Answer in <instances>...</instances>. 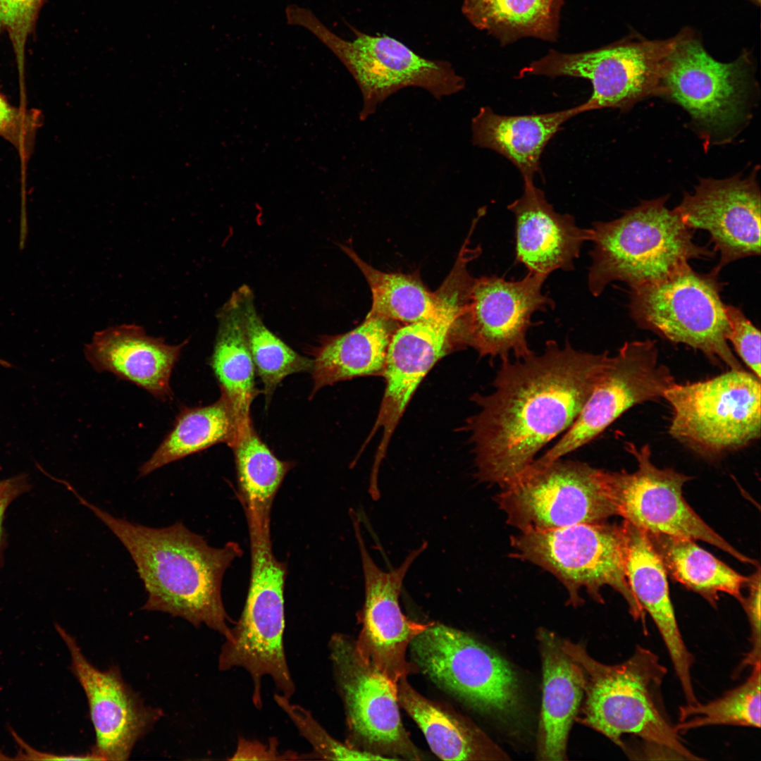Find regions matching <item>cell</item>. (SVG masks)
Here are the masks:
<instances>
[{
  "instance_id": "obj_1",
  "label": "cell",
  "mask_w": 761,
  "mask_h": 761,
  "mask_svg": "<svg viewBox=\"0 0 761 761\" xmlns=\"http://www.w3.org/2000/svg\"><path fill=\"white\" fill-rule=\"evenodd\" d=\"M609 357L548 340L541 354L502 360L493 391L472 396L479 409L464 426L477 478L503 487L526 469L573 424Z\"/></svg>"
},
{
  "instance_id": "obj_2",
  "label": "cell",
  "mask_w": 761,
  "mask_h": 761,
  "mask_svg": "<svg viewBox=\"0 0 761 761\" xmlns=\"http://www.w3.org/2000/svg\"><path fill=\"white\" fill-rule=\"evenodd\" d=\"M118 538L130 555L147 593L142 610L181 617L195 627L204 624L228 637L230 621L223 605V575L243 554L238 543L210 546L181 521L151 528L116 517L73 491Z\"/></svg>"
},
{
  "instance_id": "obj_3",
  "label": "cell",
  "mask_w": 761,
  "mask_h": 761,
  "mask_svg": "<svg viewBox=\"0 0 761 761\" xmlns=\"http://www.w3.org/2000/svg\"><path fill=\"white\" fill-rule=\"evenodd\" d=\"M562 649L583 669L584 700L576 720L619 748L626 735L667 748L685 760H700L684 744L668 714L662 694L667 669L657 655L636 645L614 664L590 656L583 645L561 640Z\"/></svg>"
},
{
  "instance_id": "obj_4",
  "label": "cell",
  "mask_w": 761,
  "mask_h": 761,
  "mask_svg": "<svg viewBox=\"0 0 761 761\" xmlns=\"http://www.w3.org/2000/svg\"><path fill=\"white\" fill-rule=\"evenodd\" d=\"M667 197L643 201L610 221L593 223L588 241L590 293L599 296L613 281L632 288L662 280L688 266L709 259L714 251L693 242V231L677 211L666 206Z\"/></svg>"
},
{
  "instance_id": "obj_5",
  "label": "cell",
  "mask_w": 761,
  "mask_h": 761,
  "mask_svg": "<svg viewBox=\"0 0 761 761\" xmlns=\"http://www.w3.org/2000/svg\"><path fill=\"white\" fill-rule=\"evenodd\" d=\"M246 516L251 549L249 586L242 614L221 646L218 665L221 671L241 667L249 673L252 700L260 710L264 676H270L277 690L288 698L295 692L283 643L287 566L272 550L271 516L253 513Z\"/></svg>"
},
{
  "instance_id": "obj_6",
  "label": "cell",
  "mask_w": 761,
  "mask_h": 761,
  "mask_svg": "<svg viewBox=\"0 0 761 761\" xmlns=\"http://www.w3.org/2000/svg\"><path fill=\"white\" fill-rule=\"evenodd\" d=\"M285 13L288 25L309 31L352 74L363 99L361 120L367 119L387 98L405 87L423 89L438 100L465 87L464 79L450 62L420 56L392 37L371 35L350 26L354 37L347 40L331 31L309 8L290 4Z\"/></svg>"
},
{
  "instance_id": "obj_7",
  "label": "cell",
  "mask_w": 761,
  "mask_h": 761,
  "mask_svg": "<svg viewBox=\"0 0 761 761\" xmlns=\"http://www.w3.org/2000/svg\"><path fill=\"white\" fill-rule=\"evenodd\" d=\"M510 541L514 556L545 569L563 584L569 605L576 607L583 602L579 595L583 589L602 603L601 588L608 586L625 600L633 619L644 623L645 611L625 572L621 525L605 521L520 531Z\"/></svg>"
},
{
  "instance_id": "obj_8",
  "label": "cell",
  "mask_w": 761,
  "mask_h": 761,
  "mask_svg": "<svg viewBox=\"0 0 761 761\" xmlns=\"http://www.w3.org/2000/svg\"><path fill=\"white\" fill-rule=\"evenodd\" d=\"M760 378L744 369L674 382L663 396L672 409L669 433L707 459L743 449L760 437Z\"/></svg>"
},
{
  "instance_id": "obj_9",
  "label": "cell",
  "mask_w": 761,
  "mask_h": 761,
  "mask_svg": "<svg viewBox=\"0 0 761 761\" xmlns=\"http://www.w3.org/2000/svg\"><path fill=\"white\" fill-rule=\"evenodd\" d=\"M712 270L701 274L687 266L671 276L632 288L631 316L637 326L675 344L700 351L728 369H742L726 339L729 324Z\"/></svg>"
},
{
  "instance_id": "obj_10",
  "label": "cell",
  "mask_w": 761,
  "mask_h": 761,
  "mask_svg": "<svg viewBox=\"0 0 761 761\" xmlns=\"http://www.w3.org/2000/svg\"><path fill=\"white\" fill-rule=\"evenodd\" d=\"M501 488L496 502L520 531L605 522L617 515L607 471L583 462L535 459Z\"/></svg>"
},
{
  "instance_id": "obj_11",
  "label": "cell",
  "mask_w": 761,
  "mask_h": 761,
  "mask_svg": "<svg viewBox=\"0 0 761 761\" xmlns=\"http://www.w3.org/2000/svg\"><path fill=\"white\" fill-rule=\"evenodd\" d=\"M414 665L435 685L478 712L512 717L520 684L511 664L469 633L431 624L409 646Z\"/></svg>"
},
{
  "instance_id": "obj_12",
  "label": "cell",
  "mask_w": 761,
  "mask_h": 761,
  "mask_svg": "<svg viewBox=\"0 0 761 761\" xmlns=\"http://www.w3.org/2000/svg\"><path fill=\"white\" fill-rule=\"evenodd\" d=\"M754 87L750 53L723 63L707 53L693 30L684 28L674 36L660 95L683 107L704 132L725 134L743 121Z\"/></svg>"
},
{
  "instance_id": "obj_13",
  "label": "cell",
  "mask_w": 761,
  "mask_h": 761,
  "mask_svg": "<svg viewBox=\"0 0 761 761\" xmlns=\"http://www.w3.org/2000/svg\"><path fill=\"white\" fill-rule=\"evenodd\" d=\"M440 303L431 316L406 323L394 331L383 376L385 387L379 412L367 441L382 430L370 480L378 481L380 464L391 437L409 401L425 376L447 352L457 346L462 323L468 309L466 292L457 284L443 285Z\"/></svg>"
},
{
  "instance_id": "obj_14",
  "label": "cell",
  "mask_w": 761,
  "mask_h": 761,
  "mask_svg": "<svg viewBox=\"0 0 761 761\" xmlns=\"http://www.w3.org/2000/svg\"><path fill=\"white\" fill-rule=\"evenodd\" d=\"M674 36L648 39L630 35L596 49L579 53L550 50L519 72L550 78L568 76L588 80L593 87L587 111L605 108L626 110L651 95H660L661 79Z\"/></svg>"
},
{
  "instance_id": "obj_15",
  "label": "cell",
  "mask_w": 761,
  "mask_h": 761,
  "mask_svg": "<svg viewBox=\"0 0 761 761\" xmlns=\"http://www.w3.org/2000/svg\"><path fill=\"white\" fill-rule=\"evenodd\" d=\"M328 648L346 716L347 743L389 760L426 759L402 724L397 683L364 660L351 637L335 633Z\"/></svg>"
},
{
  "instance_id": "obj_16",
  "label": "cell",
  "mask_w": 761,
  "mask_h": 761,
  "mask_svg": "<svg viewBox=\"0 0 761 761\" xmlns=\"http://www.w3.org/2000/svg\"><path fill=\"white\" fill-rule=\"evenodd\" d=\"M626 450L636 459V470L607 471L617 515L645 532L700 540L741 562L755 565L756 561L736 550L686 502L683 486L688 476L673 469L655 466L649 445L638 447L629 443Z\"/></svg>"
},
{
  "instance_id": "obj_17",
  "label": "cell",
  "mask_w": 761,
  "mask_h": 761,
  "mask_svg": "<svg viewBox=\"0 0 761 761\" xmlns=\"http://www.w3.org/2000/svg\"><path fill=\"white\" fill-rule=\"evenodd\" d=\"M651 340L626 342L609 359L579 414L541 457L549 462L588 444L633 406L663 398L674 383Z\"/></svg>"
},
{
  "instance_id": "obj_18",
  "label": "cell",
  "mask_w": 761,
  "mask_h": 761,
  "mask_svg": "<svg viewBox=\"0 0 761 761\" xmlns=\"http://www.w3.org/2000/svg\"><path fill=\"white\" fill-rule=\"evenodd\" d=\"M351 516L357 540L364 578V602L359 614L361 629L355 648L360 657L397 683L416 668L407 660L412 641L431 623L409 619L402 612L400 595L404 579L427 543L412 551L397 568L380 569L371 558L362 537L358 517Z\"/></svg>"
},
{
  "instance_id": "obj_19",
  "label": "cell",
  "mask_w": 761,
  "mask_h": 761,
  "mask_svg": "<svg viewBox=\"0 0 761 761\" xmlns=\"http://www.w3.org/2000/svg\"><path fill=\"white\" fill-rule=\"evenodd\" d=\"M547 277L528 271L519 280L497 276L474 279L470 291L466 326V346L481 356L522 359L533 352L526 334L531 317L555 307L542 291Z\"/></svg>"
},
{
  "instance_id": "obj_20",
  "label": "cell",
  "mask_w": 761,
  "mask_h": 761,
  "mask_svg": "<svg viewBox=\"0 0 761 761\" xmlns=\"http://www.w3.org/2000/svg\"><path fill=\"white\" fill-rule=\"evenodd\" d=\"M54 627L70 652V669L87 697L96 736L91 751L99 760H128L135 743L160 717V711L144 704L117 666L99 669L73 636L58 623Z\"/></svg>"
},
{
  "instance_id": "obj_21",
  "label": "cell",
  "mask_w": 761,
  "mask_h": 761,
  "mask_svg": "<svg viewBox=\"0 0 761 761\" xmlns=\"http://www.w3.org/2000/svg\"><path fill=\"white\" fill-rule=\"evenodd\" d=\"M756 173L723 180L704 178L675 209L687 227L710 233L720 259L712 271L760 254V192Z\"/></svg>"
},
{
  "instance_id": "obj_22",
  "label": "cell",
  "mask_w": 761,
  "mask_h": 761,
  "mask_svg": "<svg viewBox=\"0 0 761 761\" xmlns=\"http://www.w3.org/2000/svg\"><path fill=\"white\" fill-rule=\"evenodd\" d=\"M187 342L169 345L147 335L140 326L122 324L95 332L84 352L97 372L111 373L167 401L173 397V369Z\"/></svg>"
},
{
  "instance_id": "obj_23",
  "label": "cell",
  "mask_w": 761,
  "mask_h": 761,
  "mask_svg": "<svg viewBox=\"0 0 761 761\" xmlns=\"http://www.w3.org/2000/svg\"><path fill=\"white\" fill-rule=\"evenodd\" d=\"M524 182L522 195L507 206L515 217L516 261L546 277L558 269L574 270L588 229L578 226L572 215L557 213L533 180Z\"/></svg>"
},
{
  "instance_id": "obj_24",
  "label": "cell",
  "mask_w": 761,
  "mask_h": 761,
  "mask_svg": "<svg viewBox=\"0 0 761 761\" xmlns=\"http://www.w3.org/2000/svg\"><path fill=\"white\" fill-rule=\"evenodd\" d=\"M624 565L632 592L654 621L669 653L687 704L697 703L694 657L683 639L671 601L667 571L645 532L624 520Z\"/></svg>"
},
{
  "instance_id": "obj_25",
  "label": "cell",
  "mask_w": 761,
  "mask_h": 761,
  "mask_svg": "<svg viewBox=\"0 0 761 761\" xmlns=\"http://www.w3.org/2000/svg\"><path fill=\"white\" fill-rule=\"evenodd\" d=\"M537 637L543 673L537 759L565 760L570 729L583 699L584 674L553 632L540 629Z\"/></svg>"
},
{
  "instance_id": "obj_26",
  "label": "cell",
  "mask_w": 761,
  "mask_h": 761,
  "mask_svg": "<svg viewBox=\"0 0 761 761\" xmlns=\"http://www.w3.org/2000/svg\"><path fill=\"white\" fill-rule=\"evenodd\" d=\"M586 111L585 103L562 111L524 116L500 115L490 107H481L471 120L472 142L509 160L524 180H533L540 171V159L550 140L563 123Z\"/></svg>"
},
{
  "instance_id": "obj_27",
  "label": "cell",
  "mask_w": 761,
  "mask_h": 761,
  "mask_svg": "<svg viewBox=\"0 0 761 761\" xmlns=\"http://www.w3.org/2000/svg\"><path fill=\"white\" fill-rule=\"evenodd\" d=\"M389 320L366 316L352 330L326 335L311 349L314 357L311 397L323 387L354 378L383 376L388 347L393 334Z\"/></svg>"
},
{
  "instance_id": "obj_28",
  "label": "cell",
  "mask_w": 761,
  "mask_h": 761,
  "mask_svg": "<svg viewBox=\"0 0 761 761\" xmlns=\"http://www.w3.org/2000/svg\"><path fill=\"white\" fill-rule=\"evenodd\" d=\"M400 705L422 731L433 753L443 760H501L508 755L468 719L417 692L406 677L397 682Z\"/></svg>"
},
{
  "instance_id": "obj_29",
  "label": "cell",
  "mask_w": 761,
  "mask_h": 761,
  "mask_svg": "<svg viewBox=\"0 0 761 761\" xmlns=\"http://www.w3.org/2000/svg\"><path fill=\"white\" fill-rule=\"evenodd\" d=\"M218 330L210 366L221 392L233 409L237 435L252 422L250 407L260 391L255 383V366L246 340L240 309L235 292L217 315Z\"/></svg>"
},
{
  "instance_id": "obj_30",
  "label": "cell",
  "mask_w": 761,
  "mask_h": 761,
  "mask_svg": "<svg viewBox=\"0 0 761 761\" xmlns=\"http://www.w3.org/2000/svg\"><path fill=\"white\" fill-rule=\"evenodd\" d=\"M667 574L717 607L719 593L741 601L749 576L734 571L694 540L663 533L645 532Z\"/></svg>"
},
{
  "instance_id": "obj_31",
  "label": "cell",
  "mask_w": 761,
  "mask_h": 761,
  "mask_svg": "<svg viewBox=\"0 0 761 761\" xmlns=\"http://www.w3.org/2000/svg\"><path fill=\"white\" fill-rule=\"evenodd\" d=\"M237 437L235 418L223 393L209 405L181 406L170 431L139 468V476H146L162 466L218 443H226L232 447Z\"/></svg>"
},
{
  "instance_id": "obj_32",
  "label": "cell",
  "mask_w": 761,
  "mask_h": 761,
  "mask_svg": "<svg viewBox=\"0 0 761 761\" xmlns=\"http://www.w3.org/2000/svg\"><path fill=\"white\" fill-rule=\"evenodd\" d=\"M564 0H462V11L476 28L506 45L523 37L554 42Z\"/></svg>"
},
{
  "instance_id": "obj_33",
  "label": "cell",
  "mask_w": 761,
  "mask_h": 761,
  "mask_svg": "<svg viewBox=\"0 0 761 761\" xmlns=\"http://www.w3.org/2000/svg\"><path fill=\"white\" fill-rule=\"evenodd\" d=\"M364 275L371 291V308L366 316L410 323L427 318L438 310V291L431 292L416 276L387 273L365 262L349 247L342 246Z\"/></svg>"
},
{
  "instance_id": "obj_34",
  "label": "cell",
  "mask_w": 761,
  "mask_h": 761,
  "mask_svg": "<svg viewBox=\"0 0 761 761\" xmlns=\"http://www.w3.org/2000/svg\"><path fill=\"white\" fill-rule=\"evenodd\" d=\"M247 345L256 372L263 383L266 407L278 385L287 376L311 372L313 360L302 356L272 333L259 316L247 285L235 291Z\"/></svg>"
},
{
  "instance_id": "obj_35",
  "label": "cell",
  "mask_w": 761,
  "mask_h": 761,
  "mask_svg": "<svg viewBox=\"0 0 761 761\" xmlns=\"http://www.w3.org/2000/svg\"><path fill=\"white\" fill-rule=\"evenodd\" d=\"M231 448L244 509L271 513L276 493L294 464L279 459L258 435L252 423L239 433Z\"/></svg>"
},
{
  "instance_id": "obj_36",
  "label": "cell",
  "mask_w": 761,
  "mask_h": 761,
  "mask_svg": "<svg viewBox=\"0 0 761 761\" xmlns=\"http://www.w3.org/2000/svg\"><path fill=\"white\" fill-rule=\"evenodd\" d=\"M761 663L752 667L741 684L705 703L686 704L679 710V734L709 726L760 727Z\"/></svg>"
},
{
  "instance_id": "obj_37",
  "label": "cell",
  "mask_w": 761,
  "mask_h": 761,
  "mask_svg": "<svg viewBox=\"0 0 761 761\" xmlns=\"http://www.w3.org/2000/svg\"><path fill=\"white\" fill-rule=\"evenodd\" d=\"M274 700L294 724L299 734L311 745L307 760H388L347 743H342L331 736L304 707L292 703L290 698L276 693Z\"/></svg>"
},
{
  "instance_id": "obj_38",
  "label": "cell",
  "mask_w": 761,
  "mask_h": 761,
  "mask_svg": "<svg viewBox=\"0 0 761 761\" xmlns=\"http://www.w3.org/2000/svg\"><path fill=\"white\" fill-rule=\"evenodd\" d=\"M46 0H0V38L6 34L23 74L25 47Z\"/></svg>"
},
{
  "instance_id": "obj_39",
  "label": "cell",
  "mask_w": 761,
  "mask_h": 761,
  "mask_svg": "<svg viewBox=\"0 0 761 761\" xmlns=\"http://www.w3.org/2000/svg\"><path fill=\"white\" fill-rule=\"evenodd\" d=\"M729 324L726 336L750 372L760 378V332L738 307L725 304Z\"/></svg>"
},
{
  "instance_id": "obj_40",
  "label": "cell",
  "mask_w": 761,
  "mask_h": 761,
  "mask_svg": "<svg viewBox=\"0 0 761 761\" xmlns=\"http://www.w3.org/2000/svg\"><path fill=\"white\" fill-rule=\"evenodd\" d=\"M749 589L748 596L742 598V605L747 615L750 629V650L745 655L741 667L754 666L761 663V633H760V569L757 565V571L749 576L747 585Z\"/></svg>"
},
{
  "instance_id": "obj_41",
  "label": "cell",
  "mask_w": 761,
  "mask_h": 761,
  "mask_svg": "<svg viewBox=\"0 0 761 761\" xmlns=\"http://www.w3.org/2000/svg\"><path fill=\"white\" fill-rule=\"evenodd\" d=\"M33 113L12 106L0 94V136L21 149L36 125Z\"/></svg>"
},
{
  "instance_id": "obj_42",
  "label": "cell",
  "mask_w": 761,
  "mask_h": 761,
  "mask_svg": "<svg viewBox=\"0 0 761 761\" xmlns=\"http://www.w3.org/2000/svg\"><path fill=\"white\" fill-rule=\"evenodd\" d=\"M307 760V755H299L293 750L281 752L277 739L271 738L267 744L258 741L239 738L237 748L229 760Z\"/></svg>"
},
{
  "instance_id": "obj_43",
  "label": "cell",
  "mask_w": 761,
  "mask_h": 761,
  "mask_svg": "<svg viewBox=\"0 0 761 761\" xmlns=\"http://www.w3.org/2000/svg\"><path fill=\"white\" fill-rule=\"evenodd\" d=\"M30 488L27 475L25 474L0 481V559L5 538L3 528L5 512L8 505Z\"/></svg>"
},
{
  "instance_id": "obj_44",
  "label": "cell",
  "mask_w": 761,
  "mask_h": 761,
  "mask_svg": "<svg viewBox=\"0 0 761 761\" xmlns=\"http://www.w3.org/2000/svg\"><path fill=\"white\" fill-rule=\"evenodd\" d=\"M749 1L750 2H752L753 4H755V6H760V0H749Z\"/></svg>"
}]
</instances>
